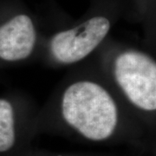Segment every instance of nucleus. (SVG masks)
Here are the masks:
<instances>
[{
	"label": "nucleus",
	"instance_id": "obj_4",
	"mask_svg": "<svg viewBox=\"0 0 156 156\" xmlns=\"http://www.w3.org/2000/svg\"><path fill=\"white\" fill-rule=\"evenodd\" d=\"M37 32L31 18L24 14L15 16L0 26V59L18 62L32 54Z\"/></svg>",
	"mask_w": 156,
	"mask_h": 156
},
{
	"label": "nucleus",
	"instance_id": "obj_1",
	"mask_svg": "<svg viewBox=\"0 0 156 156\" xmlns=\"http://www.w3.org/2000/svg\"><path fill=\"white\" fill-rule=\"evenodd\" d=\"M64 122L86 139L101 141L114 134L119 109L106 88L90 80H79L65 89L61 100Z\"/></svg>",
	"mask_w": 156,
	"mask_h": 156
},
{
	"label": "nucleus",
	"instance_id": "obj_5",
	"mask_svg": "<svg viewBox=\"0 0 156 156\" xmlns=\"http://www.w3.org/2000/svg\"><path fill=\"white\" fill-rule=\"evenodd\" d=\"M14 108L8 100L0 99V152L10 150L15 144Z\"/></svg>",
	"mask_w": 156,
	"mask_h": 156
},
{
	"label": "nucleus",
	"instance_id": "obj_3",
	"mask_svg": "<svg viewBox=\"0 0 156 156\" xmlns=\"http://www.w3.org/2000/svg\"><path fill=\"white\" fill-rule=\"evenodd\" d=\"M110 26L108 18L98 16L57 32L50 39V54L57 62L65 65L83 61L102 43Z\"/></svg>",
	"mask_w": 156,
	"mask_h": 156
},
{
	"label": "nucleus",
	"instance_id": "obj_2",
	"mask_svg": "<svg viewBox=\"0 0 156 156\" xmlns=\"http://www.w3.org/2000/svg\"><path fill=\"white\" fill-rule=\"evenodd\" d=\"M115 81L128 101L145 112L156 109V62L147 53L126 50L113 66Z\"/></svg>",
	"mask_w": 156,
	"mask_h": 156
}]
</instances>
